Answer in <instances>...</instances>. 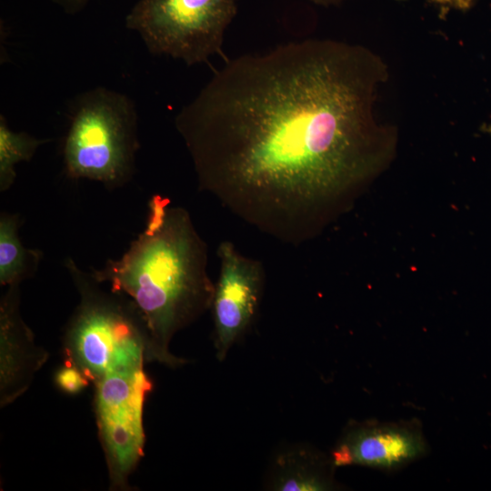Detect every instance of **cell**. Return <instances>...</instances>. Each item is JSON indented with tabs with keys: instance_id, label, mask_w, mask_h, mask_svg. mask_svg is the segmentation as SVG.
<instances>
[{
	"instance_id": "cell-1",
	"label": "cell",
	"mask_w": 491,
	"mask_h": 491,
	"mask_svg": "<svg viewBox=\"0 0 491 491\" xmlns=\"http://www.w3.org/2000/svg\"><path fill=\"white\" fill-rule=\"evenodd\" d=\"M387 78L370 49L331 39L229 60L175 118L199 190L279 242L309 240L394 156Z\"/></svg>"
},
{
	"instance_id": "cell-2",
	"label": "cell",
	"mask_w": 491,
	"mask_h": 491,
	"mask_svg": "<svg viewBox=\"0 0 491 491\" xmlns=\"http://www.w3.org/2000/svg\"><path fill=\"white\" fill-rule=\"evenodd\" d=\"M207 262V246L189 213L155 194L145 227L127 250L91 272L136 307L148 334L147 362L177 367L186 360L170 352L172 338L212 306Z\"/></svg>"
},
{
	"instance_id": "cell-3",
	"label": "cell",
	"mask_w": 491,
	"mask_h": 491,
	"mask_svg": "<svg viewBox=\"0 0 491 491\" xmlns=\"http://www.w3.org/2000/svg\"><path fill=\"white\" fill-rule=\"evenodd\" d=\"M65 266L79 301L63 336L65 361L94 383L116 367L147 362L148 334L135 305L71 258Z\"/></svg>"
},
{
	"instance_id": "cell-4",
	"label": "cell",
	"mask_w": 491,
	"mask_h": 491,
	"mask_svg": "<svg viewBox=\"0 0 491 491\" xmlns=\"http://www.w3.org/2000/svg\"><path fill=\"white\" fill-rule=\"evenodd\" d=\"M137 129L136 107L125 94L104 86L80 93L71 103L63 142L65 175L122 187L135 174Z\"/></svg>"
},
{
	"instance_id": "cell-5",
	"label": "cell",
	"mask_w": 491,
	"mask_h": 491,
	"mask_svg": "<svg viewBox=\"0 0 491 491\" xmlns=\"http://www.w3.org/2000/svg\"><path fill=\"white\" fill-rule=\"evenodd\" d=\"M236 13V0H137L125 27L139 35L152 55L194 65L222 54L225 32Z\"/></svg>"
},
{
	"instance_id": "cell-6",
	"label": "cell",
	"mask_w": 491,
	"mask_h": 491,
	"mask_svg": "<svg viewBox=\"0 0 491 491\" xmlns=\"http://www.w3.org/2000/svg\"><path fill=\"white\" fill-rule=\"evenodd\" d=\"M94 409L111 490H127L144 456V407L153 383L145 363L120 366L94 383Z\"/></svg>"
},
{
	"instance_id": "cell-7",
	"label": "cell",
	"mask_w": 491,
	"mask_h": 491,
	"mask_svg": "<svg viewBox=\"0 0 491 491\" xmlns=\"http://www.w3.org/2000/svg\"><path fill=\"white\" fill-rule=\"evenodd\" d=\"M219 276L211 306L216 357L224 360L257 312L265 272L259 260L243 255L230 241L217 248Z\"/></svg>"
},
{
	"instance_id": "cell-8",
	"label": "cell",
	"mask_w": 491,
	"mask_h": 491,
	"mask_svg": "<svg viewBox=\"0 0 491 491\" xmlns=\"http://www.w3.org/2000/svg\"><path fill=\"white\" fill-rule=\"evenodd\" d=\"M20 285L6 286L0 298V406L6 407L31 386L49 358L20 311Z\"/></svg>"
},
{
	"instance_id": "cell-9",
	"label": "cell",
	"mask_w": 491,
	"mask_h": 491,
	"mask_svg": "<svg viewBox=\"0 0 491 491\" xmlns=\"http://www.w3.org/2000/svg\"><path fill=\"white\" fill-rule=\"evenodd\" d=\"M426 451L418 429L406 424H355L346 430L332 453V464L394 469Z\"/></svg>"
},
{
	"instance_id": "cell-10",
	"label": "cell",
	"mask_w": 491,
	"mask_h": 491,
	"mask_svg": "<svg viewBox=\"0 0 491 491\" xmlns=\"http://www.w3.org/2000/svg\"><path fill=\"white\" fill-rule=\"evenodd\" d=\"M20 216L0 214V285H20L36 273L43 253L25 247L19 237Z\"/></svg>"
},
{
	"instance_id": "cell-11",
	"label": "cell",
	"mask_w": 491,
	"mask_h": 491,
	"mask_svg": "<svg viewBox=\"0 0 491 491\" xmlns=\"http://www.w3.org/2000/svg\"><path fill=\"white\" fill-rule=\"evenodd\" d=\"M272 486L276 490H326L331 486L326 463L305 450L280 455L274 468Z\"/></svg>"
},
{
	"instance_id": "cell-12",
	"label": "cell",
	"mask_w": 491,
	"mask_h": 491,
	"mask_svg": "<svg viewBox=\"0 0 491 491\" xmlns=\"http://www.w3.org/2000/svg\"><path fill=\"white\" fill-rule=\"evenodd\" d=\"M48 142L26 132L9 128L4 115H0V192L11 188L16 178L15 165L32 159L37 148Z\"/></svg>"
},
{
	"instance_id": "cell-13",
	"label": "cell",
	"mask_w": 491,
	"mask_h": 491,
	"mask_svg": "<svg viewBox=\"0 0 491 491\" xmlns=\"http://www.w3.org/2000/svg\"><path fill=\"white\" fill-rule=\"evenodd\" d=\"M56 386L64 393L76 395L91 383L85 374L74 365L65 362L55 375Z\"/></svg>"
},
{
	"instance_id": "cell-14",
	"label": "cell",
	"mask_w": 491,
	"mask_h": 491,
	"mask_svg": "<svg viewBox=\"0 0 491 491\" xmlns=\"http://www.w3.org/2000/svg\"><path fill=\"white\" fill-rule=\"evenodd\" d=\"M478 0H428V3L436 6L444 15L451 11H467L472 8Z\"/></svg>"
},
{
	"instance_id": "cell-15",
	"label": "cell",
	"mask_w": 491,
	"mask_h": 491,
	"mask_svg": "<svg viewBox=\"0 0 491 491\" xmlns=\"http://www.w3.org/2000/svg\"><path fill=\"white\" fill-rule=\"evenodd\" d=\"M67 15H75L81 12L91 0H49Z\"/></svg>"
},
{
	"instance_id": "cell-16",
	"label": "cell",
	"mask_w": 491,
	"mask_h": 491,
	"mask_svg": "<svg viewBox=\"0 0 491 491\" xmlns=\"http://www.w3.org/2000/svg\"><path fill=\"white\" fill-rule=\"evenodd\" d=\"M313 3L322 6L338 5L346 0H311Z\"/></svg>"
},
{
	"instance_id": "cell-17",
	"label": "cell",
	"mask_w": 491,
	"mask_h": 491,
	"mask_svg": "<svg viewBox=\"0 0 491 491\" xmlns=\"http://www.w3.org/2000/svg\"><path fill=\"white\" fill-rule=\"evenodd\" d=\"M396 1H403V0H396Z\"/></svg>"
}]
</instances>
